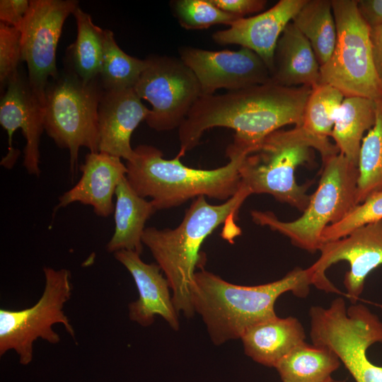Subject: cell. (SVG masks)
I'll use <instances>...</instances> for the list:
<instances>
[{"label": "cell", "mask_w": 382, "mask_h": 382, "mask_svg": "<svg viewBox=\"0 0 382 382\" xmlns=\"http://www.w3.org/2000/svg\"><path fill=\"white\" fill-rule=\"evenodd\" d=\"M312 88L286 87L271 82L220 95L202 96L178 128L183 156L199 143L204 132L214 127L235 131L237 149L249 152L282 127L301 126Z\"/></svg>", "instance_id": "obj_1"}, {"label": "cell", "mask_w": 382, "mask_h": 382, "mask_svg": "<svg viewBox=\"0 0 382 382\" xmlns=\"http://www.w3.org/2000/svg\"><path fill=\"white\" fill-rule=\"evenodd\" d=\"M250 195L249 190L241 184L233 196L220 204H210L205 197L200 196L186 209L176 228H145L142 243L168 280L178 314L182 312L187 318H192L195 313L192 292L195 270L203 269L205 262L200 252L204 240L224 224L236 237L239 236L241 229L236 219L241 207Z\"/></svg>", "instance_id": "obj_2"}, {"label": "cell", "mask_w": 382, "mask_h": 382, "mask_svg": "<svg viewBox=\"0 0 382 382\" xmlns=\"http://www.w3.org/2000/svg\"><path fill=\"white\" fill-rule=\"evenodd\" d=\"M313 283L309 267H296L277 281L256 286L233 284L202 269L195 274L192 303L212 341L220 345L240 339L251 325L277 316L274 304L284 293L306 297Z\"/></svg>", "instance_id": "obj_3"}, {"label": "cell", "mask_w": 382, "mask_h": 382, "mask_svg": "<svg viewBox=\"0 0 382 382\" xmlns=\"http://www.w3.org/2000/svg\"><path fill=\"white\" fill-rule=\"evenodd\" d=\"M135 158L127 161L126 178L141 197H150L156 210L176 207L200 196L226 201L241 187L240 166L248 152L230 144L229 161L215 169H197L183 165L179 153L165 159L158 149L141 144L134 149Z\"/></svg>", "instance_id": "obj_4"}, {"label": "cell", "mask_w": 382, "mask_h": 382, "mask_svg": "<svg viewBox=\"0 0 382 382\" xmlns=\"http://www.w3.org/2000/svg\"><path fill=\"white\" fill-rule=\"evenodd\" d=\"M313 149L323 163L340 153L330 140L318 139L301 126L276 130L245 156L239 168L241 184L251 194H270L303 212L310 200L308 185L296 183L295 170L311 161Z\"/></svg>", "instance_id": "obj_5"}, {"label": "cell", "mask_w": 382, "mask_h": 382, "mask_svg": "<svg viewBox=\"0 0 382 382\" xmlns=\"http://www.w3.org/2000/svg\"><path fill=\"white\" fill-rule=\"evenodd\" d=\"M323 164L318 188L300 217L282 221L272 212L253 210V221L283 234L299 248L311 253L319 251L323 230L342 220L358 205V166L340 153Z\"/></svg>", "instance_id": "obj_6"}, {"label": "cell", "mask_w": 382, "mask_h": 382, "mask_svg": "<svg viewBox=\"0 0 382 382\" xmlns=\"http://www.w3.org/2000/svg\"><path fill=\"white\" fill-rule=\"evenodd\" d=\"M103 91L100 78L84 82L66 69L47 86L44 129L59 147L69 150L72 180L79 149L98 152V109Z\"/></svg>", "instance_id": "obj_7"}, {"label": "cell", "mask_w": 382, "mask_h": 382, "mask_svg": "<svg viewBox=\"0 0 382 382\" xmlns=\"http://www.w3.org/2000/svg\"><path fill=\"white\" fill-rule=\"evenodd\" d=\"M312 343L336 353L356 382H382V366L370 361L368 348L382 343V321L366 306L334 299L328 308L313 306L309 311Z\"/></svg>", "instance_id": "obj_8"}, {"label": "cell", "mask_w": 382, "mask_h": 382, "mask_svg": "<svg viewBox=\"0 0 382 382\" xmlns=\"http://www.w3.org/2000/svg\"><path fill=\"white\" fill-rule=\"evenodd\" d=\"M331 2L337 40L330 58L320 66V83L335 87L345 97L382 99V83L371 52V26L361 16L357 1Z\"/></svg>", "instance_id": "obj_9"}, {"label": "cell", "mask_w": 382, "mask_h": 382, "mask_svg": "<svg viewBox=\"0 0 382 382\" xmlns=\"http://www.w3.org/2000/svg\"><path fill=\"white\" fill-rule=\"evenodd\" d=\"M43 272L45 287L37 302L21 310L0 309V356L13 350L23 366L32 362L33 344L38 338L52 345L60 342L54 325L62 324L75 338L74 329L64 312L72 293L71 272L50 267H45Z\"/></svg>", "instance_id": "obj_10"}, {"label": "cell", "mask_w": 382, "mask_h": 382, "mask_svg": "<svg viewBox=\"0 0 382 382\" xmlns=\"http://www.w3.org/2000/svg\"><path fill=\"white\" fill-rule=\"evenodd\" d=\"M134 89L152 108L146 119L158 132L179 128L202 96L192 70L180 58L151 55Z\"/></svg>", "instance_id": "obj_11"}, {"label": "cell", "mask_w": 382, "mask_h": 382, "mask_svg": "<svg viewBox=\"0 0 382 382\" xmlns=\"http://www.w3.org/2000/svg\"><path fill=\"white\" fill-rule=\"evenodd\" d=\"M77 6L76 0H30L19 28L29 85L44 105L47 86L59 72L56 51L64 23Z\"/></svg>", "instance_id": "obj_12"}, {"label": "cell", "mask_w": 382, "mask_h": 382, "mask_svg": "<svg viewBox=\"0 0 382 382\" xmlns=\"http://www.w3.org/2000/svg\"><path fill=\"white\" fill-rule=\"evenodd\" d=\"M319 251L320 257L309 267L313 274V285L327 293L342 294L325 272L332 265L347 261L350 268L345 274L343 284L347 298L356 303L366 277L382 265V220L359 227L340 239L324 243Z\"/></svg>", "instance_id": "obj_13"}, {"label": "cell", "mask_w": 382, "mask_h": 382, "mask_svg": "<svg viewBox=\"0 0 382 382\" xmlns=\"http://www.w3.org/2000/svg\"><path fill=\"white\" fill-rule=\"evenodd\" d=\"M178 52L197 79L202 96L213 95L221 88L238 91L271 81L264 61L248 48L209 51L185 46Z\"/></svg>", "instance_id": "obj_14"}, {"label": "cell", "mask_w": 382, "mask_h": 382, "mask_svg": "<svg viewBox=\"0 0 382 382\" xmlns=\"http://www.w3.org/2000/svg\"><path fill=\"white\" fill-rule=\"evenodd\" d=\"M45 105L32 91L28 76L21 71L9 81L0 102V124L8 134V152L1 165L13 168L20 152L12 144L13 133L21 129L25 139L23 166L30 175L39 176L40 141L44 129Z\"/></svg>", "instance_id": "obj_15"}, {"label": "cell", "mask_w": 382, "mask_h": 382, "mask_svg": "<svg viewBox=\"0 0 382 382\" xmlns=\"http://www.w3.org/2000/svg\"><path fill=\"white\" fill-rule=\"evenodd\" d=\"M150 111L134 88L103 91L98 109V151L133 161L131 136Z\"/></svg>", "instance_id": "obj_16"}, {"label": "cell", "mask_w": 382, "mask_h": 382, "mask_svg": "<svg viewBox=\"0 0 382 382\" xmlns=\"http://www.w3.org/2000/svg\"><path fill=\"white\" fill-rule=\"evenodd\" d=\"M306 1L280 0L262 13L241 18L229 28L216 31L212 35V39L219 45H238L253 51L271 72L278 40Z\"/></svg>", "instance_id": "obj_17"}, {"label": "cell", "mask_w": 382, "mask_h": 382, "mask_svg": "<svg viewBox=\"0 0 382 382\" xmlns=\"http://www.w3.org/2000/svg\"><path fill=\"white\" fill-rule=\"evenodd\" d=\"M114 257L132 275L139 294L128 305L129 318L143 327L151 325L154 317H162L175 330L180 328L178 313L170 294V285L156 263H146L137 253L122 250Z\"/></svg>", "instance_id": "obj_18"}, {"label": "cell", "mask_w": 382, "mask_h": 382, "mask_svg": "<svg viewBox=\"0 0 382 382\" xmlns=\"http://www.w3.org/2000/svg\"><path fill=\"white\" fill-rule=\"evenodd\" d=\"M81 177L70 190L59 197L54 214L60 208L79 202L93 207L94 213L108 217L114 212L112 198L127 167L120 158L103 152H89L79 168Z\"/></svg>", "instance_id": "obj_19"}, {"label": "cell", "mask_w": 382, "mask_h": 382, "mask_svg": "<svg viewBox=\"0 0 382 382\" xmlns=\"http://www.w3.org/2000/svg\"><path fill=\"white\" fill-rule=\"evenodd\" d=\"M320 69L311 44L290 22L275 47L270 82L286 87L313 88L320 84Z\"/></svg>", "instance_id": "obj_20"}, {"label": "cell", "mask_w": 382, "mask_h": 382, "mask_svg": "<svg viewBox=\"0 0 382 382\" xmlns=\"http://www.w3.org/2000/svg\"><path fill=\"white\" fill-rule=\"evenodd\" d=\"M240 339L247 356L257 363L274 368L296 346L305 342L306 332L296 318L277 316L251 325Z\"/></svg>", "instance_id": "obj_21"}, {"label": "cell", "mask_w": 382, "mask_h": 382, "mask_svg": "<svg viewBox=\"0 0 382 382\" xmlns=\"http://www.w3.org/2000/svg\"><path fill=\"white\" fill-rule=\"evenodd\" d=\"M115 231L106 245L109 253L126 250L141 254L145 224L157 211L151 201L140 197L125 176L115 190Z\"/></svg>", "instance_id": "obj_22"}, {"label": "cell", "mask_w": 382, "mask_h": 382, "mask_svg": "<svg viewBox=\"0 0 382 382\" xmlns=\"http://www.w3.org/2000/svg\"><path fill=\"white\" fill-rule=\"evenodd\" d=\"M375 100L359 96L345 97L335 115L331 137L340 154L358 166L363 135L375 124Z\"/></svg>", "instance_id": "obj_23"}, {"label": "cell", "mask_w": 382, "mask_h": 382, "mask_svg": "<svg viewBox=\"0 0 382 382\" xmlns=\"http://www.w3.org/2000/svg\"><path fill=\"white\" fill-rule=\"evenodd\" d=\"M73 15L76 22L77 35L66 49L64 69L83 81L90 82L100 76L105 30L95 25L91 15L79 6Z\"/></svg>", "instance_id": "obj_24"}, {"label": "cell", "mask_w": 382, "mask_h": 382, "mask_svg": "<svg viewBox=\"0 0 382 382\" xmlns=\"http://www.w3.org/2000/svg\"><path fill=\"white\" fill-rule=\"evenodd\" d=\"M341 361L331 349L303 342L275 366L282 382H325L332 378Z\"/></svg>", "instance_id": "obj_25"}, {"label": "cell", "mask_w": 382, "mask_h": 382, "mask_svg": "<svg viewBox=\"0 0 382 382\" xmlns=\"http://www.w3.org/2000/svg\"><path fill=\"white\" fill-rule=\"evenodd\" d=\"M292 23L311 44L321 66L330 58L337 28L330 0H307Z\"/></svg>", "instance_id": "obj_26"}, {"label": "cell", "mask_w": 382, "mask_h": 382, "mask_svg": "<svg viewBox=\"0 0 382 382\" xmlns=\"http://www.w3.org/2000/svg\"><path fill=\"white\" fill-rule=\"evenodd\" d=\"M146 66V59H138L125 53L116 42L113 33L105 29L99 76L104 91L134 88Z\"/></svg>", "instance_id": "obj_27"}, {"label": "cell", "mask_w": 382, "mask_h": 382, "mask_svg": "<svg viewBox=\"0 0 382 382\" xmlns=\"http://www.w3.org/2000/svg\"><path fill=\"white\" fill-rule=\"evenodd\" d=\"M376 120L361 144L357 202H364L374 192L382 191V99L376 101Z\"/></svg>", "instance_id": "obj_28"}, {"label": "cell", "mask_w": 382, "mask_h": 382, "mask_svg": "<svg viewBox=\"0 0 382 382\" xmlns=\"http://www.w3.org/2000/svg\"><path fill=\"white\" fill-rule=\"evenodd\" d=\"M345 96L335 87L320 83L312 88L305 105L301 127L313 136L329 140L335 115Z\"/></svg>", "instance_id": "obj_29"}, {"label": "cell", "mask_w": 382, "mask_h": 382, "mask_svg": "<svg viewBox=\"0 0 382 382\" xmlns=\"http://www.w3.org/2000/svg\"><path fill=\"white\" fill-rule=\"evenodd\" d=\"M170 5L180 26L187 30L204 29L216 24L231 26L241 18L221 10L210 0H176Z\"/></svg>", "instance_id": "obj_30"}, {"label": "cell", "mask_w": 382, "mask_h": 382, "mask_svg": "<svg viewBox=\"0 0 382 382\" xmlns=\"http://www.w3.org/2000/svg\"><path fill=\"white\" fill-rule=\"evenodd\" d=\"M382 220V191L371 195L340 221L328 226L323 231V243L345 237L364 225Z\"/></svg>", "instance_id": "obj_31"}, {"label": "cell", "mask_w": 382, "mask_h": 382, "mask_svg": "<svg viewBox=\"0 0 382 382\" xmlns=\"http://www.w3.org/2000/svg\"><path fill=\"white\" fill-rule=\"evenodd\" d=\"M22 62L21 31L0 22V87L5 91Z\"/></svg>", "instance_id": "obj_32"}, {"label": "cell", "mask_w": 382, "mask_h": 382, "mask_svg": "<svg viewBox=\"0 0 382 382\" xmlns=\"http://www.w3.org/2000/svg\"><path fill=\"white\" fill-rule=\"evenodd\" d=\"M29 7L28 0H1L0 22L19 29Z\"/></svg>", "instance_id": "obj_33"}, {"label": "cell", "mask_w": 382, "mask_h": 382, "mask_svg": "<svg viewBox=\"0 0 382 382\" xmlns=\"http://www.w3.org/2000/svg\"><path fill=\"white\" fill-rule=\"evenodd\" d=\"M221 10L238 16H245L261 11L266 6L264 0H210Z\"/></svg>", "instance_id": "obj_34"}, {"label": "cell", "mask_w": 382, "mask_h": 382, "mask_svg": "<svg viewBox=\"0 0 382 382\" xmlns=\"http://www.w3.org/2000/svg\"><path fill=\"white\" fill-rule=\"evenodd\" d=\"M357 6L361 16L371 27L382 24V0H359Z\"/></svg>", "instance_id": "obj_35"}, {"label": "cell", "mask_w": 382, "mask_h": 382, "mask_svg": "<svg viewBox=\"0 0 382 382\" xmlns=\"http://www.w3.org/2000/svg\"><path fill=\"white\" fill-rule=\"evenodd\" d=\"M370 40L374 66L382 83V24L371 27Z\"/></svg>", "instance_id": "obj_36"}, {"label": "cell", "mask_w": 382, "mask_h": 382, "mask_svg": "<svg viewBox=\"0 0 382 382\" xmlns=\"http://www.w3.org/2000/svg\"><path fill=\"white\" fill-rule=\"evenodd\" d=\"M325 382H344L343 381H339V380H335L334 378H330V379H328V381H325Z\"/></svg>", "instance_id": "obj_37"}]
</instances>
